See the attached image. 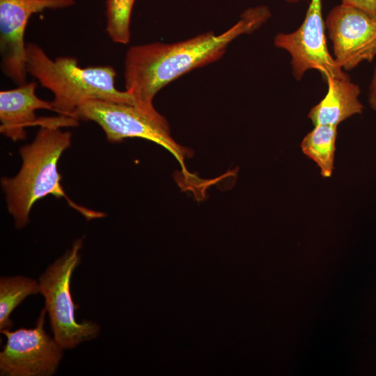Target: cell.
Instances as JSON below:
<instances>
[{
  "label": "cell",
  "mask_w": 376,
  "mask_h": 376,
  "mask_svg": "<svg viewBox=\"0 0 376 376\" xmlns=\"http://www.w3.org/2000/svg\"><path fill=\"white\" fill-rule=\"evenodd\" d=\"M271 15L265 6L249 8L235 24L220 35L207 31L171 44L155 42L130 47L125 58L126 91L137 107L155 110L153 99L164 86L193 69L217 61L233 40L254 32Z\"/></svg>",
  "instance_id": "6da1fadb"
},
{
  "label": "cell",
  "mask_w": 376,
  "mask_h": 376,
  "mask_svg": "<svg viewBox=\"0 0 376 376\" xmlns=\"http://www.w3.org/2000/svg\"><path fill=\"white\" fill-rule=\"evenodd\" d=\"M325 25L334 60L345 70L376 56V17L359 8L340 3L327 16Z\"/></svg>",
  "instance_id": "ba28073f"
},
{
  "label": "cell",
  "mask_w": 376,
  "mask_h": 376,
  "mask_svg": "<svg viewBox=\"0 0 376 376\" xmlns=\"http://www.w3.org/2000/svg\"><path fill=\"white\" fill-rule=\"evenodd\" d=\"M35 81L18 86L16 88L0 91V132L13 141L26 138V128L30 126L60 127V116L38 118L37 109L54 111L52 102L36 95Z\"/></svg>",
  "instance_id": "30bf717a"
},
{
  "label": "cell",
  "mask_w": 376,
  "mask_h": 376,
  "mask_svg": "<svg viewBox=\"0 0 376 376\" xmlns=\"http://www.w3.org/2000/svg\"><path fill=\"white\" fill-rule=\"evenodd\" d=\"M135 0H107V26L114 42L126 45L130 39V19Z\"/></svg>",
  "instance_id": "5bb4252c"
},
{
  "label": "cell",
  "mask_w": 376,
  "mask_h": 376,
  "mask_svg": "<svg viewBox=\"0 0 376 376\" xmlns=\"http://www.w3.org/2000/svg\"><path fill=\"white\" fill-rule=\"evenodd\" d=\"M326 81V95L308 114L314 125L338 126L352 116L362 113L363 106L359 100L360 88L347 74L342 77L329 78Z\"/></svg>",
  "instance_id": "8fae6325"
},
{
  "label": "cell",
  "mask_w": 376,
  "mask_h": 376,
  "mask_svg": "<svg viewBox=\"0 0 376 376\" xmlns=\"http://www.w3.org/2000/svg\"><path fill=\"white\" fill-rule=\"evenodd\" d=\"M75 116L99 125L112 143L127 138L151 141L170 152L183 169L185 159L190 155L172 138L166 118L156 109L146 111L127 103L91 100L78 107Z\"/></svg>",
  "instance_id": "5b68a950"
},
{
  "label": "cell",
  "mask_w": 376,
  "mask_h": 376,
  "mask_svg": "<svg viewBox=\"0 0 376 376\" xmlns=\"http://www.w3.org/2000/svg\"><path fill=\"white\" fill-rule=\"evenodd\" d=\"M26 64L28 73L52 92L53 107L60 115L75 118L78 107L91 100L135 105L131 94L116 88V72L110 65L81 68L70 56L52 60L34 43L26 45Z\"/></svg>",
  "instance_id": "3957f363"
},
{
  "label": "cell",
  "mask_w": 376,
  "mask_h": 376,
  "mask_svg": "<svg viewBox=\"0 0 376 376\" xmlns=\"http://www.w3.org/2000/svg\"><path fill=\"white\" fill-rule=\"evenodd\" d=\"M368 102L370 107L376 111V66L369 85Z\"/></svg>",
  "instance_id": "2e32d148"
},
{
  "label": "cell",
  "mask_w": 376,
  "mask_h": 376,
  "mask_svg": "<svg viewBox=\"0 0 376 376\" xmlns=\"http://www.w3.org/2000/svg\"><path fill=\"white\" fill-rule=\"evenodd\" d=\"M74 4V0H0L1 70L16 85L27 83L24 33L31 16Z\"/></svg>",
  "instance_id": "9c48e42d"
},
{
  "label": "cell",
  "mask_w": 376,
  "mask_h": 376,
  "mask_svg": "<svg viewBox=\"0 0 376 376\" xmlns=\"http://www.w3.org/2000/svg\"><path fill=\"white\" fill-rule=\"evenodd\" d=\"M341 3L362 10L376 17V0H341Z\"/></svg>",
  "instance_id": "9a60e30c"
},
{
  "label": "cell",
  "mask_w": 376,
  "mask_h": 376,
  "mask_svg": "<svg viewBox=\"0 0 376 376\" xmlns=\"http://www.w3.org/2000/svg\"><path fill=\"white\" fill-rule=\"evenodd\" d=\"M40 293L37 281L22 276L1 277L0 279V330L10 329L13 311L28 296Z\"/></svg>",
  "instance_id": "4fadbf2b"
},
{
  "label": "cell",
  "mask_w": 376,
  "mask_h": 376,
  "mask_svg": "<svg viewBox=\"0 0 376 376\" xmlns=\"http://www.w3.org/2000/svg\"><path fill=\"white\" fill-rule=\"evenodd\" d=\"M61 128L41 126L34 140L19 149L22 164L18 173L1 180L8 210L18 229L29 222V213L34 203L49 194L65 198L71 207L88 220L104 217L103 212L74 203L61 185L58 163L63 152L70 146L72 139L71 132Z\"/></svg>",
  "instance_id": "7a4b0ae2"
},
{
  "label": "cell",
  "mask_w": 376,
  "mask_h": 376,
  "mask_svg": "<svg viewBox=\"0 0 376 376\" xmlns=\"http://www.w3.org/2000/svg\"><path fill=\"white\" fill-rule=\"evenodd\" d=\"M285 1L290 3H297L299 0H284Z\"/></svg>",
  "instance_id": "e0dca14e"
},
{
  "label": "cell",
  "mask_w": 376,
  "mask_h": 376,
  "mask_svg": "<svg viewBox=\"0 0 376 376\" xmlns=\"http://www.w3.org/2000/svg\"><path fill=\"white\" fill-rule=\"evenodd\" d=\"M47 311L43 308L33 329L1 330L7 338L0 352L3 376H51L56 373L63 349L44 329Z\"/></svg>",
  "instance_id": "8992f818"
},
{
  "label": "cell",
  "mask_w": 376,
  "mask_h": 376,
  "mask_svg": "<svg viewBox=\"0 0 376 376\" xmlns=\"http://www.w3.org/2000/svg\"><path fill=\"white\" fill-rule=\"evenodd\" d=\"M324 28L322 0H311L298 29L275 36L276 47L285 49L291 56L292 75L297 80H300L309 70L319 71L324 81L347 75L328 51Z\"/></svg>",
  "instance_id": "52a82bcc"
},
{
  "label": "cell",
  "mask_w": 376,
  "mask_h": 376,
  "mask_svg": "<svg viewBox=\"0 0 376 376\" xmlns=\"http://www.w3.org/2000/svg\"><path fill=\"white\" fill-rule=\"evenodd\" d=\"M337 126L315 125L301 143L302 152L313 160L323 178L331 177L334 169Z\"/></svg>",
  "instance_id": "7c38bea8"
},
{
  "label": "cell",
  "mask_w": 376,
  "mask_h": 376,
  "mask_svg": "<svg viewBox=\"0 0 376 376\" xmlns=\"http://www.w3.org/2000/svg\"><path fill=\"white\" fill-rule=\"evenodd\" d=\"M83 240H76L71 248L49 265L39 278L40 293L45 299L54 338L63 350L95 338L100 326L92 321H76L75 309L70 292V281L81 262Z\"/></svg>",
  "instance_id": "277c9868"
}]
</instances>
